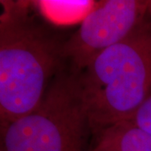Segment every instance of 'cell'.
Masks as SVG:
<instances>
[{
  "instance_id": "6da1fadb",
  "label": "cell",
  "mask_w": 151,
  "mask_h": 151,
  "mask_svg": "<svg viewBox=\"0 0 151 151\" xmlns=\"http://www.w3.org/2000/svg\"><path fill=\"white\" fill-rule=\"evenodd\" d=\"M1 128L40 106L64 59L63 44L29 15L27 7L1 1Z\"/></svg>"
},
{
  "instance_id": "7a4b0ae2",
  "label": "cell",
  "mask_w": 151,
  "mask_h": 151,
  "mask_svg": "<svg viewBox=\"0 0 151 151\" xmlns=\"http://www.w3.org/2000/svg\"><path fill=\"white\" fill-rule=\"evenodd\" d=\"M92 133L132 120L151 95V20L76 73Z\"/></svg>"
},
{
  "instance_id": "3957f363",
  "label": "cell",
  "mask_w": 151,
  "mask_h": 151,
  "mask_svg": "<svg viewBox=\"0 0 151 151\" xmlns=\"http://www.w3.org/2000/svg\"><path fill=\"white\" fill-rule=\"evenodd\" d=\"M92 128L76 75H55L40 106L1 128L4 151H89Z\"/></svg>"
},
{
  "instance_id": "277c9868",
  "label": "cell",
  "mask_w": 151,
  "mask_h": 151,
  "mask_svg": "<svg viewBox=\"0 0 151 151\" xmlns=\"http://www.w3.org/2000/svg\"><path fill=\"white\" fill-rule=\"evenodd\" d=\"M148 1L108 0L92 9L63 43V58L79 73L105 50L122 41L145 19Z\"/></svg>"
},
{
  "instance_id": "5b68a950",
  "label": "cell",
  "mask_w": 151,
  "mask_h": 151,
  "mask_svg": "<svg viewBox=\"0 0 151 151\" xmlns=\"http://www.w3.org/2000/svg\"><path fill=\"white\" fill-rule=\"evenodd\" d=\"M89 151H151V135L131 120L120 121L92 133Z\"/></svg>"
},
{
  "instance_id": "8992f818",
  "label": "cell",
  "mask_w": 151,
  "mask_h": 151,
  "mask_svg": "<svg viewBox=\"0 0 151 151\" xmlns=\"http://www.w3.org/2000/svg\"><path fill=\"white\" fill-rule=\"evenodd\" d=\"M131 121L140 129L151 135V95L138 109Z\"/></svg>"
},
{
  "instance_id": "52a82bcc",
  "label": "cell",
  "mask_w": 151,
  "mask_h": 151,
  "mask_svg": "<svg viewBox=\"0 0 151 151\" xmlns=\"http://www.w3.org/2000/svg\"><path fill=\"white\" fill-rule=\"evenodd\" d=\"M148 13L151 15V1H148Z\"/></svg>"
},
{
  "instance_id": "ba28073f",
  "label": "cell",
  "mask_w": 151,
  "mask_h": 151,
  "mask_svg": "<svg viewBox=\"0 0 151 151\" xmlns=\"http://www.w3.org/2000/svg\"><path fill=\"white\" fill-rule=\"evenodd\" d=\"M0 151H4V150H0Z\"/></svg>"
}]
</instances>
